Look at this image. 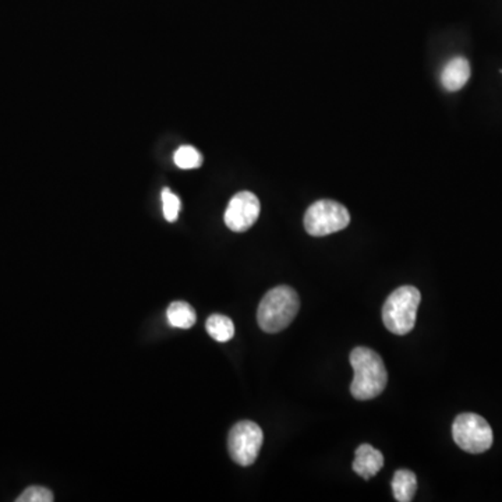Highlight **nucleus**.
<instances>
[{"label":"nucleus","instance_id":"1","mask_svg":"<svg viewBox=\"0 0 502 502\" xmlns=\"http://www.w3.org/2000/svg\"><path fill=\"white\" fill-rule=\"evenodd\" d=\"M354 376L351 392L357 401H369L382 394L388 384V371L381 356L369 348H354L351 353Z\"/></svg>","mask_w":502,"mask_h":502},{"label":"nucleus","instance_id":"2","mask_svg":"<svg viewBox=\"0 0 502 502\" xmlns=\"http://www.w3.org/2000/svg\"><path fill=\"white\" fill-rule=\"evenodd\" d=\"M301 309L299 294L289 286H277L262 297L257 311V321L262 331L277 334L291 326Z\"/></svg>","mask_w":502,"mask_h":502},{"label":"nucleus","instance_id":"3","mask_svg":"<svg viewBox=\"0 0 502 502\" xmlns=\"http://www.w3.org/2000/svg\"><path fill=\"white\" fill-rule=\"evenodd\" d=\"M421 294L414 286H401L392 292L382 307V321L389 332L406 335L414 328Z\"/></svg>","mask_w":502,"mask_h":502},{"label":"nucleus","instance_id":"4","mask_svg":"<svg viewBox=\"0 0 502 502\" xmlns=\"http://www.w3.org/2000/svg\"><path fill=\"white\" fill-rule=\"evenodd\" d=\"M351 224V215L339 202L319 200L309 207L304 215V228L311 236L322 237L344 231Z\"/></svg>","mask_w":502,"mask_h":502},{"label":"nucleus","instance_id":"5","mask_svg":"<svg viewBox=\"0 0 502 502\" xmlns=\"http://www.w3.org/2000/svg\"><path fill=\"white\" fill-rule=\"evenodd\" d=\"M452 437L459 448L469 454H483L493 446V430L486 419L474 413H462L452 424Z\"/></svg>","mask_w":502,"mask_h":502},{"label":"nucleus","instance_id":"6","mask_svg":"<svg viewBox=\"0 0 502 502\" xmlns=\"http://www.w3.org/2000/svg\"><path fill=\"white\" fill-rule=\"evenodd\" d=\"M264 441L261 427L254 421H243L234 424L229 433L228 448L234 464L250 466L259 458Z\"/></svg>","mask_w":502,"mask_h":502},{"label":"nucleus","instance_id":"7","mask_svg":"<svg viewBox=\"0 0 502 502\" xmlns=\"http://www.w3.org/2000/svg\"><path fill=\"white\" fill-rule=\"evenodd\" d=\"M261 206L256 194L251 191H241L232 197L228 208L225 211V224L231 231H249L260 217Z\"/></svg>","mask_w":502,"mask_h":502},{"label":"nucleus","instance_id":"8","mask_svg":"<svg viewBox=\"0 0 502 502\" xmlns=\"http://www.w3.org/2000/svg\"><path fill=\"white\" fill-rule=\"evenodd\" d=\"M471 64L464 56H456L446 64L441 73V84L447 91L456 92L471 79Z\"/></svg>","mask_w":502,"mask_h":502},{"label":"nucleus","instance_id":"9","mask_svg":"<svg viewBox=\"0 0 502 502\" xmlns=\"http://www.w3.org/2000/svg\"><path fill=\"white\" fill-rule=\"evenodd\" d=\"M356 459L353 462V471L364 481L376 476L384 466V456L379 449L370 444H362L354 452Z\"/></svg>","mask_w":502,"mask_h":502},{"label":"nucleus","instance_id":"10","mask_svg":"<svg viewBox=\"0 0 502 502\" xmlns=\"http://www.w3.org/2000/svg\"><path fill=\"white\" fill-rule=\"evenodd\" d=\"M417 489L416 474L413 472L402 469L398 471L392 481V491L396 501L411 502Z\"/></svg>","mask_w":502,"mask_h":502},{"label":"nucleus","instance_id":"11","mask_svg":"<svg viewBox=\"0 0 502 502\" xmlns=\"http://www.w3.org/2000/svg\"><path fill=\"white\" fill-rule=\"evenodd\" d=\"M167 321L174 328L189 329L196 324L197 316L193 307L186 302H174L167 309Z\"/></svg>","mask_w":502,"mask_h":502},{"label":"nucleus","instance_id":"12","mask_svg":"<svg viewBox=\"0 0 502 502\" xmlns=\"http://www.w3.org/2000/svg\"><path fill=\"white\" fill-rule=\"evenodd\" d=\"M207 332L217 342H228L234 336V324L229 317L214 314L207 319Z\"/></svg>","mask_w":502,"mask_h":502},{"label":"nucleus","instance_id":"13","mask_svg":"<svg viewBox=\"0 0 502 502\" xmlns=\"http://www.w3.org/2000/svg\"><path fill=\"white\" fill-rule=\"evenodd\" d=\"M174 164L181 169H197L202 165V157L194 147L183 146L174 152Z\"/></svg>","mask_w":502,"mask_h":502},{"label":"nucleus","instance_id":"14","mask_svg":"<svg viewBox=\"0 0 502 502\" xmlns=\"http://www.w3.org/2000/svg\"><path fill=\"white\" fill-rule=\"evenodd\" d=\"M55 497L51 489L42 486H31L22 491L17 502H52Z\"/></svg>","mask_w":502,"mask_h":502},{"label":"nucleus","instance_id":"15","mask_svg":"<svg viewBox=\"0 0 502 502\" xmlns=\"http://www.w3.org/2000/svg\"><path fill=\"white\" fill-rule=\"evenodd\" d=\"M162 204H164V215L167 222H174L181 212V200L171 190L164 189L162 191Z\"/></svg>","mask_w":502,"mask_h":502}]
</instances>
